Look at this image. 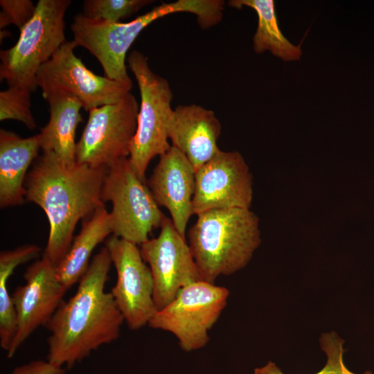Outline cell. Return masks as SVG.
I'll return each instance as SVG.
<instances>
[{
	"instance_id": "obj_22",
	"label": "cell",
	"mask_w": 374,
	"mask_h": 374,
	"mask_svg": "<svg viewBox=\"0 0 374 374\" xmlns=\"http://www.w3.org/2000/svg\"><path fill=\"white\" fill-rule=\"evenodd\" d=\"M320 346L326 355V362L322 369L314 374H359L350 371L344 361V341L334 331L324 332L320 339ZM253 374H285L273 362L269 361L263 366L256 368ZM360 374H374L366 371Z\"/></svg>"
},
{
	"instance_id": "obj_16",
	"label": "cell",
	"mask_w": 374,
	"mask_h": 374,
	"mask_svg": "<svg viewBox=\"0 0 374 374\" xmlns=\"http://www.w3.org/2000/svg\"><path fill=\"white\" fill-rule=\"evenodd\" d=\"M220 133L215 113L197 105H178L169 118L172 146L184 154L195 172L221 150L217 143Z\"/></svg>"
},
{
	"instance_id": "obj_10",
	"label": "cell",
	"mask_w": 374,
	"mask_h": 374,
	"mask_svg": "<svg viewBox=\"0 0 374 374\" xmlns=\"http://www.w3.org/2000/svg\"><path fill=\"white\" fill-rule=\"evenodd\" d=\"M76 46L73 40L66 41L39 69L35 84L42 89L44 98L56 93H70L89 112L104 105L117 103L130 92L132 87L89 70L75 55Z\"/></svg>"
},
{
	"instance_id": "obj_2",
	"label": "cell",
	"mask_w": 374,
	"mask_h": 374,
	"mask_svg": "<svg viewBox=\"0 0 374 374\" xmlns=\"http://www.w3.org/2000/svg\"><path fill=\"white\" fill-rule=\"evenodd\" d=\"M107 171L77 162L65 164L50 152L33 162L25 180V198L47 216L50 231L43 256L53 264L68 251L78 222L105 206L101 190Z\"/></svg>"
},
{
	"instance_id": "obj_13",
	"label": "cell",
	"mask_w": 374,
	"mask_h": 374,
	"mask_svg": "<svg viewBox=\"0 0 374 374\" xmlns=\"http://www.w3.org/2000/svg\"><path fill=\"white\" fill-rule=\"evenodd\" d=\"M252 175L242 154L220 150L195 172L194 215L233 208H250Z\"/></svg>"
},
{
	"instance_id": "obj_4",
	"label": "cell",
	"mask_w": 374,
	"mask_h": 374,
	"mask_svg": "<svg viewBox=\"0 0 374 374\" xmlns=\"http://www.w3.org/2000/svg\"><path fill=\"white\" fill-rule=\"evenodd\" d=\"M209 11L210 5L206 0H178L163 3L125 23L92 19L79 13L73 17L71 29L73 40L98 60L106 78L132 87L125 65L126 54L146 26L157 19L176 12H190L201 21L208 16Z\"/></svg>"
},
{
	"instance_id": "obj_3",
	"label": "cell",
	"mask_w": 374,
	"mask_h": 374,
	"mask_svg": "<svg viewBox=\"0 0 374 374\" xmlns=\"http://www.w3.org/2000/svg\"><path fill=\"white\" fill-rule=\"evenodd\" d=\"M188 245L204 281L243 269L261 242L259 219L249 208L214 209L197 215Z\"/></svg>"
},
{
	"instance_id": "obj_25",
	"label": "cell",
	"mask_w": 374,
	"mask_h": 374,
	"mask_svg": "<svg viewBox=\"0 0 374 374\" xmlns=\"http://www.w3.org/2000/svg\"><path fill=\"white\" fill-rule=\"evenodd\" d=\"M0 6L1 30L13 24L21 30L33 17L36 9L30 0H1Z\"/></svg>"
},
{
	"instance_id": "obj_5",
	"label": "cell",
	"mask_w": 374,
	"mask_h": 374,
	"mask_svg": "<svg viewBox=\"0 0 374 374\" xmlns=\"http://www.w3.org/2000/svg\"><path fill=\"white\" fill-rule=\"evenodd\" d=\"M70 0H39L33 17L20 30L16 44L1 51L0 79L9 87L34 91L36 75L66 42L64 16Z\"/></svg>"
},
{
	"instance_id": "obj_27",
	"label": "cell",
	"mask_w": 374,
	"mask_h": 374,
	"mask_svg": "<svg viewBox=\"0 0 374 374\" xmlns=\"http://www.w3.org/2000/svg\"><path fill=\"white\" fill-rule=\"evenodd\" d=\"M0 35H1L0 37L1 41H2V39H3L5 37L10 36V33L8 30H1Z\"/></svg>"
},
{
	"instance_id": "obj_24",
	"label": "cell",
	"mask_w": 374,
	"mask_h": 374,
	"mask_svg": "<svg viewBox=\"0 0 374 374\" xmlns=\"http://www.w3.org/2000/svg\"><path fill=\"white\" fill-rule=\"evenodd\" d=\"M30 93L28 89L8 87L0 92V121L16 120L28 128L37 127L30 109Z\"/></svg>"
},
{
	"instance_id": "obj_1",
	"label": "cell",
	"mask_w": 374,
	"mask_h": 374,
	"mask_svg": "<svg viewBox=\"0 0 374 374\" xmlns=\"http://www.w3.org/2000/svg\"><path fill=\"white\" fill-rule=\"evenodd\" d=\"M112 264L105 247L93 256L75 294L62 301L45 326L50 332L47 360L71 368L100 346L116 340L124 321L105 290Z\"/></svg>"
},
{
	"instance_id": "obj_19",
	"label": "cell",
	"mask_w": 374,
	"mask_h": 374,
	"mask_svg": "<svg viewBox=\"0 0 374 374\" xmlns=\"http://www.w3.org/2000/svg\"><path fill=\"white\" fill-rule=\"evenodd\" d=\"M111 233V215L105 206L83 220L81 230L68 251L55 265L57 277L67 290L80 281L89 266L93 249Z\"/></svg>"
},
{
	"instance_id": "obj_20",
	"label": "cell",
	"mask_w": 374,
	"mask_h": 374,
	"mask_svg": "<svg viewBox=\"0 0 374 374\" xmlns=\"http://www.w3.org/2000/svg\"><path fill=\"white\" fill-rule=\"evenodd\" d=\"M229 5L238 9L248 6L256 12L258 27L253 38L256 53L269 51L284 61L300 59L302 54L300 46L292 44L279 28L273 0H231Z\"/></svg>"
},
{
	"instance_id": "obj_11",
	"label": "cell",
	"mask_w": 374,
	"mask_h": 374,
	"mask_svg": "<svg viewBox=\"0 0 374 374\" xmlns=\"http://www.w3.org/2000/svg\"><path fill=\"white\" fill-rule=\"evenodd\" d=\"M105 247L117 274L110 292L129 328L140 329L148 325L157 312L150 269L134 243L112 235Z\"/></svg>"
},
{
	"instance_id": "obj_14",
	"label": "cell",
	"mask_w": 374,
	"mask_h": 374,
	"mask_svg": "<svg viewBox=\"0 0 374 374\" xmlns=\"http://www.w3.org/2000/svg\"><path fill=\"white\" fill-rule=\"evenodd\" d=\"M24 278L25 284L11 294L17 326L8 358L37 328L48 323L67 291L57 277L55 265L43 256L27 268Z\"/></svg>"
},
{
	"instance_id": "obj_7",
	"label": "cell",
	"mask_w": 374,
	"mask_h": 374,
	"mask_svg": "<svg viewBox=\"0 0 374 374\" xmlns=\"http://www.w3.org/2000/svg\"><path fill=\"white\" fill-rule=\"evenodd\" d=\"M101 199L112 204V233L141 245L155 229L161 227L166 216L147 184L132 168L128 158L120 159L107 168Z\"/></svg>"
},
{
	"instance_id": "obj_9",
	"label": "cell",
	"mask_w": 374,
	"mask_h": 374,
	"mask_svg": "<svg viewBox=\"0 0 374 374\" xmlns=\"http://www.w3.org/2000/svg\"><path fill=\"white\" fill-rule=\"evenodd\" d=\"M139 109L134 96L129 92L117 103L89 110L87 123L76 143V162L108 168L127 158L137 127Z\"/></svg>"
},
{
	"instance_id": "obj_15",
	"label": "cell",
	"mask_w": 374,
	"mask_h": 374,
	"mask_svg": "<svg viewBox=\"0 0 374 374\" xmlns=\"http://www.w3.org/2000/svg\"><path fill=\"white\" fill-rule=\"evenodd\" d=\"M147 185L159 206L166 208L177 231L186 238L190 217L195 170L183 152L174 146L159 157Z\"/></svg>"
},
{
	"instance_id": "obj_17",
	"label": "cell",
	"mask_w": 374,
	"mask_h": 374,
	"mask_svg": "<svg viewBox=\"0 0 374 374\" xmlns=\"http://www.w3.org/2000/svg\"><path fill=\"white\" fill-rule=\"evenodd\" d=\"M39 134L21 138L15 133L0 130V206L21 204L25 197L27 171L38 157Z\"/></svg>"
},
{
	"instance_id": "obj_21",
	"label": "cell",
	"mask_w": 374,
	"mask_h": 374,
	"mask_svg": "<svg viewBox=\"0 0 374 374\" xmlns=\"http://www.w3.org/2000/svg\"><path fill=\"white\" fill-rule=\"evenodd\" d=\"M41 249L35 244H24L0 253V346L8 351L17 332V315L8 281L15 268L37 258Z\"/></svg>"
},
{
	"instance_id": "obj_23",
	"label": "cell",
	"mask_w": 374,
	"mask_h": 374,
	"mask_svg": "<svg viewBox=\"0 0 374 374\" xmlns=\"http://www.w3.org/2000/svg\"><path fill=\"white\" fill-rule=\"evenodd\" d=\"M152 0H86L82 14L92 19L119 23L132 16Z\"/></svg>"
},
{
	"instance_id": "obj_8",
	"label": "cell",
	"mask_w": 374,
	"mask_h": 374,
	"mask_svg": "<svg viewBox=\"0 0 374 374\" xmlns=\"http://www.w3.org/2000/svg\"><path fill=\"white\" fill-rule=\"evenodd\" d=\"M229 294L225 287L203 280L194 283L157 310L148 326L172 334L186 352L199 350L208 343V332L226 308Z\"/></svg>"
},
{
	"instance_id": "obj_18",
	"label": "cell",
	"mask_w": 374,
	"mask_h": 374,
	"mask_svg": "<svg viewBox=\"0 0 374 374\" xmlns=\"http://www.w3.org/2000/svg\"><path fill=\"white\" fill-rule=\"evenodd\" d=\"M50 107V118L39 134L40 149L50 152L64 163L76 162L75 141L78 124L83 121L79 100L67 93H56L44 98Z\"/></svg>"
},
{
	"instance_id": "obj_12",
	"label": "cell",
	"mask_w": 374,
	"mask_h": 374,
	"mask_svg": "<svg viewBox=\"0 0 374 374\" xmlns=\"http://www.w3.org/2000/svg\"><path fill=\"white\" fill-rule=\"evenodd\" d=\"M160 228L157 238L140 245L152 273L157 310L170 303L184 287L203 280L186 238L171 219L166 217Z\"/></svg>"
},
{
	"instance_id": "obj_6",
	"label": "cell",
	"mask_w": 374,
	"mask_h": 374,
	"mask_svg": "<svg viewBox=\"0 0 374 374\" xmlns=\"http://www.w3.org/2000/svg\"><path fill=\"white\" fill-rule=\"evenodd\" d=\"M127 64L137 81L141 96L137 127L128 161L139 178L146 183L145 172L150 161L171 147L168 126L173 96L168 80L151 70L148 58L142 53L132 51Z\"/></svg>"
},
{
	"instance_id": "obj_26",
	"label": "cell",
	"mask_w": 374,
	"mask_h": 374,
	"mask_svg": "<svg viewBox=\"0 0 374 374\" xmlns=\"http://www.w3.org/2000/svg\"><path fill=\"white\" fill-rule=\"evenodd\" d=\"M10 374H65V370L48 360H35L16 367Z\"/></svg>"
}]
</instances>
